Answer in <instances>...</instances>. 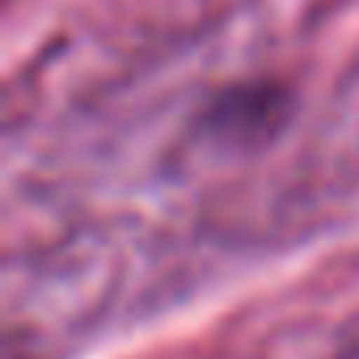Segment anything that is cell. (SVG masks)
Listing matches in <instances>:
<instances>
[{
    "label": "cell",
    "mask_w": 359,
    "mask_h": 359,
    "mask_svg": "<svg viewBox=\"0 0 359 359\" xmlns=\"http://www.w3.org/2000/svg\"><path fill=\"white\" fill-rule=\"evenodd\" d=\"M292 114H296L292 85L271 81V76H241V81L212 89L191 123H195V135H203L216 148L254 152L279 140Z\"/></svg>",
    "instance_id": "6da1fadb"
}]
</instances>
